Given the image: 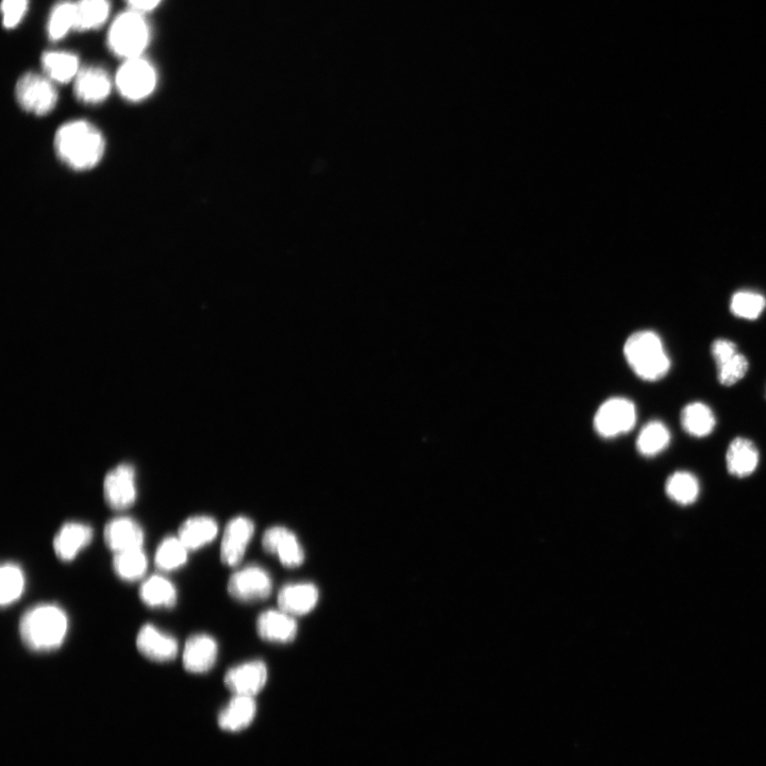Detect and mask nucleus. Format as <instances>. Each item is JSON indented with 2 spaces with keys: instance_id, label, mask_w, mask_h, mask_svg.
<instances>
[{
  "instance_id": "34",
  "label": "nucleus",
  "mask_w": 766,
  "mask_h": 766,
  "mask_svg": "<svg viewBox=\"0 0 766 766\" xmlns=\"http://www.w3.org/2000/svg\"><path fill=\"white\" fill-rule=\"evenodd\" d=\"M715 364L718 380L724 387L735 386L749 370L747 358L739 352Z\"/></svg>"
},
{
  "instance_id": "15",
  "label": "nucleus",
  "mask_w": 766,
  "mask_h": 766,
  "mask_svg": "<svg viewBox=\"0 0 766 766\" xmlns=\"http://www.w3.org/2000/svg\"><path fill=\"white\" fill-rule=\"evenodd\" d=\"M112 82L107 72L96 66L80 70L75 78L74 93L81 103H103L111 92Z\"/></svg>"
},
{
  "instance_id": "18",
  "label": "nucleus",
  "mask_w": 766,
  "mask_h": 766,
  "mask_svg": "<svg viewBox=\"0 0 766 766\" xmlns=\"http://www.w3.org/2000/svg\"><path fill=\"white\" fill-rule=\"evenodd\" d=\"M93 529L86 524L70 522L64 524L54 539L57 557L64 561H73L78 554L91 544Z\"/></svg>"
},
{
  "instance_id": "22",
  "label": "nucleus",
  "mask_w": 766,
  "mask_h": 766,
  "mask_svg": "<svg viewBox=\"0 0 766 766\" xmlns=\"http://www.w3.org/2000/svg\"><path fill=\"white\" fill-rule=\"evenodd\" d=\"M256 713L254 697L235 695L221 712L219 725L226 731H241L253 723Z\"/></svg>"
},
{
  "instance_id": "11",
  "label": "nucleus",
  "mask_w": 766,
  "mask_h": 766,
  "mask_svg": "<svg viewBox=\"0 0 766 766\" xmlns=\"http://www.w3.org/2000/svg\"><path fill=\"white\" fill-rule=\"evenodd\" d=\"M255 534V524L246 516H237L226 526L221 546V560L228 566H237Z\"/></svg>"
},
{
  "instance_id": "37",
  "label": "nucleus",
  "mask_w": 766,
  "mask_h": 766,
  "mask_svg": "<svg viewBox=\"0 0 766 766\" xmlns=\"http://www.w3.org/2000/svg\"><path fill=\"white\" fill-rule=\"evenodd\" d=\"M160 2L161 0H127L132 10L140 13L154 10Z\"/></svg>"
},
{
  "instance_id": "16",
  "label": "nucleus",
  "mask_w": 766,
  "mask_h": 766,
  "mask_svg": "<svg viewBox=\"0 0 766 766\" xmlns=\"http://www.w3.org/2000/svg\"><path fill=\"white\" fill-rule=\"evenodd\" d=\"M105 542L114 554L140 549L144 543V531L138 522L123 516L106 525Z\"/></svg>"
},
{
  "instance_id": "19",
  "label": "nucleus",
  "mask_w": 766,
  "mask_h": 766,
  "mask_svg": "<svg viewBox=\"0 0 766 766\" xmlns=\"http://www.w3.org/2000/svg\"><path fill=\"white\" fill-rule=\"evenodd\" d=\"M319 590L309 582L289 584L278 594L279 609L292 616L311 612L319 602Z\"/></svg>"
},
{
  "instance_id": "8",
  "label": "nucleus",
  "mask_w": 766,
  "mask_h": 766,
  "mask_svg": "<svg viewBox=\"0 0 766 766\" xmlns=\"http://www.w3.org/2000/svg\"><path fill=\"white\" fill-rule=\"evenodd\" d=\"M273 589L272 577L258 565H249L233 574L228 582V592L240 602H259L268 598Z\"/></svg>"
},
{
  "instance_id": "4",
  "label": "nucleus",
  "mask_w": 766,
  "mask_h": 766,
  "mask_svg": "<svg viewBox=\"0 0 766 766\" xmlns=\"http://www.w3.org/2000/svg\"><path fill=\"white\" fill-rule=\"evenodd\" d=\"M151 38L148 24L142 13L131 10L122 13L113 22L108 45L112 54L125 60L142 56Z\"/></svg>"
},
{
  "instance_id": "1",
  "label": "nucleus",
  "mask_w": 766,
  "mask_h": 766,
  "mask_svg": "<svg viewBox=\"0 0 766 766\" xmlns=\"http://www.w3.org/2000/svg\"><path fill=\"white\" fill-rule=\"evenodd\" d=\"M105 146L102 132L87 121L66 123L55 136L57 156L75 171L93 169L102 160Z\"/></svg>"
},
{
  "instance_id": "6",
  "label": "nucleus",
  "mask_w": 766,
  "mask_h": 766,
  "mask_svg": "<svg viewBox=\"0 0 766 766\" xmlns=\"http://www.w3.org/2000/svg\"><path fill=\"white\" fill-rule=\"evenodd\" d=\"M15 95L23 110L39 116L51 113L58 103V92L51 79L33 73L20 78Z\"/></svg>"
},
{
  "instance_id": "10",
  "label": "nucleus",
  "mask_w": 766,
  "mask_h": 766,
  "mask_svg": "<svg viewBox=\"0 0 766 766\" xmlns=\"http://www.w3.org/2000/svg\"><path fill=\"white\" fill-rule=\"evenodd\" d=\"M262 545L266 552L276 555L286 568H298L305 561V552L301 543L286 527L274 526L266 530Z\"/></svg>"
},
{
  "instance_id": "26",
  "label": "nucleus",
  "mask_w": 766,
  "mask_h": 766,
  "mask_svg": "<svg viewBox=\"0 0 766 766\" xmlns=\"http://www.w3.org/2000/svg\"><path fill=\"white\" fill-rule=\"evenodd\" d=\"M671 443V432L666 425L660 421H652L646 424L638 437V452L646 457L652 458L664 452Z\"/></svg>"
},
{
  "instance_id": "30",
  "label": "nucleus",
  "mask_w": 766,
  "mask_h": 766,
  "mask_svg": "<svg viewBox=\"0 0 766 766\" xmlns=\"http://www.w3.org/2000/svg\"><path fill=\"white\" fill-rule=\"evenodd\" d=\"M113 568L121 579L132 582L141 579L148 568V560L143 549H132L114 555Z\"/></svg>"
},
{
  "instance_id": "14",
  "label": "nucleus",
  "mask_w": 766,
  "mask_h": 766,
  "mask_svg": "<svg viewBox=\"0 0 766 766\" xmlns=\"http://www.w3.org/2000/svg\"><path fill=\"white\" fill-rule=\"evenodd\" d=\"M139 652L149 660L169 662L178 655V642L151 624L144 625L137 637Z\"/></svg>"
},
{
  "instance_id": "17",
  "label": "nucleus",
  "mask_w": 766,
  "mask_h": 766,
  "mask_svg": "<svg viewBox=\"0 0 766 766\" xmlns=\"http://www.w3.org/2000/svg\"><path fill=\"white\" fill-rule=\"evenodd\" d=\"M297 630L293 616L280 609L264 611L258 618V635L264 641L287 644L294 641Z\"/></svg>"
},
{
  "instance_id": "21",
  "label": "nucleus",
  "mask_w": 766,
  "mask_h": 766,
  "mask_svg": "<svg viewBox=\"0 0 766 766\" xmlns=\"http://www.w3.org/2000/svg\"><path fill=\"white\" fill-rule=\"evenodd\" d=\"M218 535V523L207 515L192 516L183 522L178 530V538L189 551H197L215 540Z\"/></svg>"
},
{
  "instance_id": "28",
  "label": "nucleus",
  "mask_w": 766,
  "mask_h": 766,
  "mask_svg": "<svg viewBox=\"0 0 766 766\" xmlns=\"http://www.w3.org/2000/svg\"><path fill=\"white\" fill-rule=\"evenodd\" d=\"M189 549L177 537L165 538L157 548L155 562L163 572H172L182 568L188 561Z\"/></svg>"
},
{
  "instance_id": "9",
  "label": "nucleus",
  "mask_w": 766,
  "mask_h": 766,
  "mask_svg": "<svg viewBox=\"0 0 766 766\" xmlns=\"http://www.w3.org/2000/svg\"><path fill=\"white\" fill-rule=\"evenodd\" d=\"M107 504L114 510H126L137 499L136 471L132 465L123 463L110 471L104 481Z\"/></svg>"
},
{
  "instance_id": "7",
  "label": "nucleus",
  "mask_w": 766,
  "mask_h": 766,
  "mask_svg": "<svg viewBox=\"0 0 766 766\" xmlns=\"http://www.w3.org/2000/svg\"><path fill=\"white\" fill-rule=\"evenodd\" d=\"M637 423L634 403L624 397L608 399L596 412L594 427L599 436L607 439L627 434Z\"/></svg>"
},
{
  "instance_id": "36",
  "label": "nucleus",
  "mask_w": 766,
  "mask_h": 766,
  "mask_svg": "<svg viewBox=\"0 0 766 766\" xmlns=\"http://www.w3.org/2000/svg\"><path fill=\"white\" fill-rule=\"evenodd\" d=\"M738 352V345L730 340L718 339L711 345V354L715 363H719Z\"/></svg>"
},
{
  "instance_id": "27",
  "label": "nucleus",
  "mask_w": 766,
  "mask_h": 766,
  "mask_svg": "<svg viewBox=\"0 0 766 766\" xmlns=\"http://www.w3.org/2000/svg\"><path fill=\"white\" fill-rule=\"evenodd\" d=\"M26 585L23 570L19 564L6 562L0 570V604L8 607L18 602Z\"/></svg>"
},
{
  "instance_id": "2",
  "label": "nucleus",
  "mask_w": 766,
  "mask_h": 766,
  "mask_svg": "<svg viewBox=\"0 0 766 766\" xmlns=\"http://www.w3.org/2000/svg\"><path fill=\"white\" fill-rule=\"evenodd\" d=\"M69 631V619L59 606L42 604L27 610L20 622L23 643L32 652H53L62 646Z\"/></svg>"
},
{
  "instance_id": "5",
  "label": "nucleus",
  "mask_w": 766,
  "mask_h": 766,
  "mask_svg": "<svg viewBox=\"0 0 766 766\" xmlns=\"http://www.w3.org/2000/svg\"><path fill=\"white\" fill-rule=\"evenodd\" d=\"M116 87L127 101L141 102L157 86L154 66L142 57L126 60L115 78Z\"/></svg>"
},
{
  "instance_id": "32",
  "label": "nucleus",
  "mask_w": 766,
  "mask_h": 766,
  "mask_svg": "<svg viewBox=\"0 0 766 766\" xmlns=\"http://www.w3.org/2000/svg\"><path fill=\"white\" fill-rule=\"evenodd\" d=\"M765 308L766 298L756 292L740 291L731 298V313L743 320H757Z\"/></svg>"
},
{
  "instance_id": "24",
  "label": "nucleus",
  "mask_w": 766,
  "mask_h": 766,
  "mask_svg": "<svg viewBox=\"0 0 766 766\" xmlns=\"http://www.w3.org/2000/svg\"><path fill=\"white\" fill-rule=\"evenodd\" d=\"M140 597L148 607L170 609L177 603V590L169 579L154 575L143 582Z\"/></svg>"
},
{
  "instance_id": "3",
  "label": "nucleus",
  "mask_w": 766,
  "mask_h": 766,
  "mask_svg": "<svg viewBox=\"0 0 766 766\" xmlns=\"http://www.w3.org/2000/svg\"><path fill=\"white\" fill-rule=\"evenodd\" d=\"M625 358L635 374L645 381H659L669 374L671 359L658 333L651 330L635 332L624 346Z\"/></svg>"
},
{
  "instance_id": "33",
  "label": "nucleus",
  "mask_w": 766,
  "mask_h": 766,
  "mask_svg": "<svg viewBox=\"0 0 766 766\" xmlns=\"http://www.w3.org/2000/svg\"><path fill=\"white\" fill-rule=\"evenodd\" d=\"M76 28V4L63 2L58 4L49 18L47 31L49 39L61 40L71 29Z\"/></svg>"
},
{
  "instance_id": "29",
  "label": "nucleus",
  "mask_w": 766,
  "mask_h": 766,
  "mask_svg": "<svg viewBox=\"0 0 766 766\" xmlns=\"http://www.w3.org/2000/svg\"><path fill=\"white\" fill-rule=\"evenodd\" d=\"M110 13L109 0H80L76 4V28L86 31L101 27Z\"/></svg>"
},
{
  "instance_id": "25",
  "label": "nucleus",
  "mask_w": 766,
  "mask_h": 766,
  "mask_svg": "<svg viewBox=\"0 0 766 766\" xmlns=\"http://www.w3.org/2000/svg\"><path fill=\"white\" fill-rule=\"evenodd\" d=\"M42 66L48 79L58 83H68L80 72L78 57L70 53H46L42 57Z\"/></svg>"
},
{
  "instance_id": "23",
  "label": "nucleus",
  "mask_w": 766,
  "mask_h": 766,
  "mask_svg": "<svg viewBox=\"0 0 766 766\" xmlns=\"http://www.w3.org/2000/svg\"><path fill=\"white\" fill-rule=\"evenodd\" d=\"M680 422L688 435L705 438L712 434L716 419L709 406L704 403H691L681 411Z\"/></svg>"
},
{
  "instance_id": "13",
  "label": "nucleus",
  "mask_w": 766,
  "mask_h": 766,
  "mask_svg": "<svg viewBox=\"0 0 766 766\" xmlns=\"http://www.w3.org/2000/svg\"><path fill=\"white\" fill-rule=\"evenodd\" d=\"M218 655L219 645L214 638L205 634L194 635L183 649V666L190 673L204 674L213 668Z\"/></svg>"
},
{
  "instance_id": "35",
  "label": "nucleus",
  "mask_w": 766,
  "mask_h": 766,
  "mask_svg": "<svg viewBox=\"0 0 766 766\" xmlns=\"http://www.w3.org/2000/svg\"><path fill=\"white\" fill-rule=\"evenodd\" d=\"M28 0H3L4 26L14 28L18 26L24 18L27 10Z\"/></svg>"
},
{
  "instance_id": "12",
  "label": "nucleus",
  "mask_w": 766,
  "mask_h": 766,
  "mask_svg": "<svg viewBox=\"0 0 766 766\" xmlns=\"http://www.w3.org/2000/svg\"><path fill=\"white\" fill-rule=\"evenodd\" d=\"M224 681L233 694L255 697L268 681V668L261 660L248 661L230 669Z\"/></svg>"
},
{
  "instance_id": "20",
  "label": "nucleus",
  "mask_w": 766,
  "mask_h": 766,
  "mask_svg": "<svg viewBox=\"0 0 766 766\" xmlns=\"http://www.w3.org/2000/svg\"><path fill=\"white\" fill-rule=\"evenodd\" d=\"M759 451L752 440L738 437L732 440L726 454L727 470L732 476H751L758 468Z\"/></svg>"
},
{
  "instance_id": "31",
  "label": "nucleus",
  "mask_w": 766,
  "mask_h": 766,
  "mask_svg": "<svg viewBox=\"0 0 766 766\" xmlns=\"http://www.w3.org/2000/svg\"><path fill=\"white\" fill-rule=\"evenodd\" d=\"M665 491L675 503L691 505L698 497L699 482L689 472H676L666 481Z\"/></svg>"
}]
</instances>
